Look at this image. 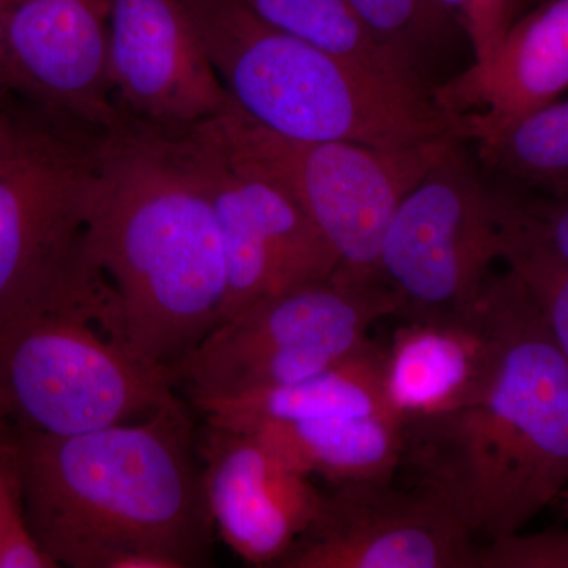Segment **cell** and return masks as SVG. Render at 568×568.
<instances>
[{"label": "cell", "instance_id": "cell-1", "mask_svg": "<svg viewBox=\"0 0 568 568\" xmlns=\"http://www.w3.org/2000/svg\"><path fill=\"white\" fill-rule=\"evenodd\" d=\"M2 446L26 517L59 567L189 568L211 558L213 519L178 398L144 424L71 436L18 429Z\"/></svg>", "mask_w": 568, "mask_h": 568}, {"label": "cell", "instance_id": "cell-2", "mask_svg": "<svg viewBox=\"0 0 568 568\" xmlns=\"http://www.w3.org/2000/svg\"><path fill=\"white\" fill-rule=\"evenodd\" d=\"M88 250L118 295L130 349L145 364L170 375L220 324L222 235L181 129L122 115L99 134Z\"/></svg>", "mask_w": 568, "mask_h": 568}, {"label": "cell", "instance_id": "cell-3", "mask_svg": "<svg viewBox=\"0 0 568 568\" xmlns=\"http://www.w3.org/2000/svg\"><path fill=\"white\" fill-rule=\"evenodd\" d=\"M500 349L467 405L407 418L403 462L474 541L521 532L568 487V362L528 287L495 275Z\"/></svg>", "mask_w": 568, "mask_h": 568}, {"label": "cell", "instance_id": "cell-4", "mask_svg": "<svg viewBox=\"0 0 568 568\" xmlns=\"http://www.w3.org/2000/svg\"><path fill=\"white\" fill-rule=\"evenodd\" d=\"M163 369L126 343L112 284L92 260L0 313V417L71 436L126 424L175 399Z\"/></svg>", "mask_w": 568, "mask_h": 568}, {"label": "cell", "instance_id": "cell-5", "mask_svg": "<svg viewBox=\"0 0 568 568\" xmlns=\"http://www.w3.org/2000/svg\"><path fill=\"white\" fill-rule=\"evenodd\" d=\"M183 2L231 102L268 132L381 149L455 138L432 93L396 85L278 31L241 0Z\"/></svg>", "mask_w": 568, "mask_h": 568}, {"label": "cell", "instance_id": "cell-6", "mask_svg": "<svg viewBox=\"0 0 568 568\" xmlns=\"http://www.w3.org/2000/svg\"><path fill=\"white\" fill-rule=\"evenodd\" d=\"M224 148L304 209L339 256L334 275L381 282V242L403 197L455 138L403 149L347 141H295L246 118L233 102L212 119Z\"/></svg>", "mask_w": 568, "mask_h": 568}, {"label": "cell", "instance_id": "cell-7", "mask_svg": "<svg viewBox=\"0 0 568 568\" xmlns=\"http://www.w3.org/2000/svg\"><path fill=\"white\" fill-rule=\"evenodd\" d=\"M402 310L383 282L332 275L261 298L216 325L170 377L193 403L284 386L357 353L373 325Z\"/></svg>", "mask_w": 568, "mask_h": 568}, {"label": "cell", "instance_id": "cell-8", "mask_svg": "<svg viewBox=\"0 0 568 568\" xmlns=\"http://www.w3.org/2000/svg\"><path fill=\"white\" fill-rule=\"evenodd\" d=\"M454 140L398 204L381 242V282L403 301L398 316L473 306L503 254L508 193L481 179Z\"/></svg>", "mask_w": 568, "mask_h": 568}, {"label": "cell", "instance_id": "cell-9", "mask_svg": "<svg viewBox=\"0 0 568 568\" xmlns=\"http://www.w3.org/2000/svg\"><path fill=\"white\" fill-rule=\"evenodd\" d=\"M99 134L40 111L0 148V313L88 256Z\"/></svg>", "mask_w": 568, "mask_h": 568}, {"label": "cell", "instance_id": "cell-10", "mask_svg": "<svg viewBox=\"0 0 568 568\" xmlns=\"http://www.w3.org/2000/svg\"><path fill=\"white\" fill-rule=\"evenodd\" d=\"M182 134L222 235L226 301L220 324L261 298L335 274L338 253L315 222L283 189L242 166L212 121L183 126Z\"/></svg>", "mask_w": 568, "mask_h": 568}, {"label": "cell", "instance_id": "cell-11", "mask_svg": "<svg viewBox=\"0 0 568 568\" xmlns=\"http://www.w3.org/2000/svg\"><path fill=\"white\" fill-rule=\"evenodd\" d=\"M477 541L439 499L392 480L347 481L324 495L283 568H476Z\"/></svg>", "mask_w": 568, "mask_h": 568}, {"label": "cell", "instance_id": "cell-12", "mask_svg": "<svg viewBox=\"0 0 568 568\" xmlns=\"http://www.w3.org/2000/svg\"><path fill=\"white\" fill-rule=\"evenodd\" d=\"M112 0H20L6 36L3 88L82 129L121 122L110 81Z\"/></svg>", "mask_w": 568, "mask_h": 568}, {"label": "cell", "instance_id": "cell-13", "mask_svg": "<svg viewBox=\"0 0 568 568\" xmlns=\"http://www.w3.org/2000/svg\"><path fill=\"white\" fill-rule=\"evenodd\" d=\"M110 81L123 118L159 129L212 121L231 104L183 0H112Z\"/></svg>", "mask_w": 568, "mask_h": 568}, {"label": "cell", "instance_id": "cell-14", "mask_svg": "<svg viewBox=\"0 0 568 568\" xmlns=\"http://www.w3.org/2000/svg\"><path fill=\"white\" fill-rule=\"evenodd\" d=\"M205 497L224 544L254 567H276L320 515L310 477L248 433L207 426Z\"/></svg>", "mask_w": 568, "mask_h": 568}, {"label": "cell", "instance_id": "cell-15", "mask_svg": "<svg viewBox=\"0 0 568 568\" xmlns=\"http://www.w3.org/2000/svg\"><path fill=\"white\" fill-rule=\"evenodd\" d=\"M568 91V0H540L511 22L495 54L433 89L457 140L477 145Z\"/></svg>", "mask_w": 568, "mask_h": 568}, {"label": "cell", "instance_id": "cell-16", "mask_svg": "<svg viewBox=\"0 0 568 568\" xmlns=\"http://www.w3.org/2000/svg\"><path fill=\"white\" fill-rule=\"evenodd\" d=\"M403 320L384 366L387 406L396 418L440 416L484 392L500 349L495 275L469 308Z\"/></svg>", "mask_w": 568, "mask_h": 568}, {"label": "cell", "instance_id": "cell-17", "mask_svg": "<svg viewBox=\"0 0 568 568\" xmlns=\"http://www.w3.org/2000/svg\"><path fill=\"white\" fill-rule=\"evenodd\" d=\"M386 349L369 339L345 361L284 386L203 399L193 405L209 425L250 432L264 424L390 413L384 388Z\"/></svg>", "mask_w": 568, "mask_h": 568}, {"label": "cell", "instance_id": "cell-18", "mask_svg": "<svg viewBox=\"0 0 568 568\" xmlns=\"http://www.w3.org/2000/svg\"><path fill=\"white\" fill-rule=\"evenodd\" d=\"M248 433L305 476L334 485L392 480L403 462V426L394 414L264 424Z\"/></svg>", "mask_w": 568, "mask_h": 568}, {"label": "cell", "instance_id": "cell-19", "mask_svg": "<svg viewBox=\"0 0 568 568\" xmlns=\"http://www.w3.org/2000/svg\"><path fill=\"white\" fill-rule=\"evenodd\" d=\"M260 20L383 80L432 92L416 65L376 39L349 0H241Z\"/></svg>", "mask_w": 568, "mask_h": 568}, {"label": "cell", "instance_id": "cell-20", "mask_svg": "<svg viewBox=\"0 0 568 568\" xmlns=\"http://www.w3.org/2000/svg\"><path fill=\"white\" fill-rule=\"evenodd\" d=\"M497 173L547 194L568 192V99L548 104L478 145Z\"/></svg>", "mask_w": 568, "mask_h": 568}, {"label": "cell", "instance_id": "cell-21", "mask_svg": "<svg viewBox=\"0 0 568 568\" xmlns=\"http://www.w3.org/2000/svg\"><path fill=\"white\" fill-rule=\"evenodd\" d=\"M500 260L528 287L568 362V263L529 226L518 200L507 209Z\"/></svg>", "mask_w": 568, "mask_h": 568}, {"label": "cell", "instance_id": "cell-22", "mask_svg": "<svg viewBox=\"0 0 568 568\" xmlns=\"http://www.w3.org/2000/svg\"><path fill=\"white\" fill-rule=\"evenodd\" d=\"M381 43L418 69V55L450 21L435 0H349Z\"/></svg>", "mask_w": 568, "mask_h": 568}, {"label": "cell", "instance_id": "cell-23", "mask_svg": "<svg viewBox=\"0 0 568 568\" xmlns=\"http://www.w3.org/2000/svg\"><path fill=\"white\" fill-rule=\"evenodd\" d=\"M476 568H568V532L536 534L477 544Z\"/></svg>", "mask_w": 568, "mask_h": 568}, {"label": "cell", "instance_id": "cell-24", "mask_svg": "<svg viewBox=\"0 0 568 568\" xmlns=\"http://www.w3.org/2000/svg\"><path fill=\"white\" fill-rule=\"evenodd\" d=\"M448 21L458 22L474 51V63L487 62L511 26V0H435Z\"/></svg>", "mask_w": 568, "mask_h": 568}, {"label": "cell", "instance_id": "cell-25", "mask_svg": "<svg viewBox=\"0 0 568 568\" xmlns=\"http://www.w3.org/2000/svg\"><path fill=\"white\" fill-rule=\"evenodd\" d=\"M518 201L529 226L568 263V192Z\"/></svg>", "mask_w": 568, "mask_h": 568}, {"label": "cell", "instance_id": "cell-26", "mask_svg": "<svg viewBox=\"0 0 568 568\" xmlns=\"http://www.w3.org/2000/svg\"><path fill=\"white\" fill-rule=\"evenodd\" d=\"M20 0H0V85L6 71V36L11 10Z\"/></svg>", "mask_w": 568, "mask_h": 568}, {"label": "cell", "instance_id": "cell-27", "mask_svg": "<svg viewBox=\"0 0 568 568\" xmlns=\"http://www.w3.org/2000/svg\"><path fill=\"white\" fill-rule=\"evenodd\" d=\"M24 115L14 114L10 112L9 108L0 100V148L10 141V138L17 133L18 126Z\"/></svg>", "mask_w": 568, "mask_h": 568}, {"label": "cell", "instance_id": "cell-28", "mask_svg": "<svg viewBox=\"0 0 568 568\" xmlns=\"http://www.w3.org/2000/svg\"><path fill=\"white\" fill-rule=\"evenodd\" d=\"M538 2H540V0H511V22L517 20L518 17H521V14L526 13L529 9H532Z\"/></svg>", "mask_w": 568, "mask_h": 568}, {"label": "cell", "instance_id": "cell-29", "mask_svg": "<svg viewBox=\"0 0 568 568\" xmlns=\"http://www.w3.org/2000/svg\"><path fill=\"white\" fill-rule=\"evenodd\" d=\"M560 497H562L564 503H566V506L568 508V487L564 489L562 495H560Z\"/></svg>", "mask_w": 568, "mask_h": 568}, {"label": "cell", "instance_id": "cell-30", "mask_svg": "<svg viewBox=\"0 0 568 568\" xmlns=\"http://www.w3.org/2000/svg\"><path fill=\"white\" fill-rule=\"evenodd\" d=\"M0 424H2V417H0Z\"/></svg>", "mask_w": 568, "mask_h": 568}]
</instances>
